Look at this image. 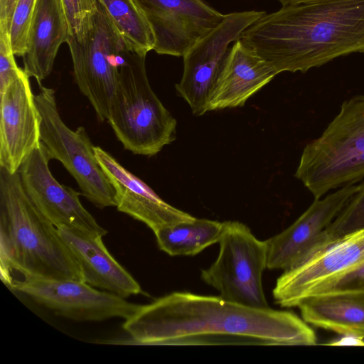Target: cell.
I'll use <instances>...</instances> for the list:
<instances>
[{"instance_id": "1", "label": "cell", "mask_w": 364, "mask_h": 364, "mask_svg": "<svg viewBox=\"0 0 364 364\" xmlns=\"http://www.w3.org/2000/svg\"><path fill=\"white\" fill-rule=\"evenodd\" d=\"M116 344L144 346H312L314 330L295 314L252 308L219 296L175 291L138 309Z\"/></svg>"}, {"instance_id": "2", "label": "cell", "mask_w": 364, "mask_h": 364, "mask_svg": "<svg viewBox=\"0 0 364 364\" xmlns=\"http://www.w3.org/2000/svg\"><path fill=\"white\" fill-rule=\"evenodd\" d=\"M274 70L304 73L334 58L364 53V0L282 6L239 38Z\"/></svg>"}, {"instance_id": "3", "label": "cell", "mask_w": 364, "mask_h": 364, "mask_svg": "<svg viewBox=\"0 0 364 364\" xmlns=\"http://www.w3.org/2000/svg\"><path fill=\"white\" fill-rule=\"evenodd\" d=\"M1 272L84 281L80 264L58 228L37 209L18 172L0 167ZM85 282V281H84Z\"/></svg>"}, {"instance_id": "4", "label": "cell", "mask_w": 364, "mask_h": 364, "mask_svg": "<svg viewBox=\"0 0 364 364\" xmlns=\"http://www.w3.org/2000/svg\"><path fill=\"white\" fill-rule=\"evenodd\" d=\"M146 54L134 50L123 64L107 121L124 149L153 156L176 137V120L153 91Z\"/></svg>"}, {"instance_id": "5", "label": "cell", "mask_w": 364, "mask_h": 364, "mask_svg": "<svg viewBox=\"0 0 364 364\" xmlns=\"http://www.w3.org/2000/svg\"><path fill=\"white\" fill-rule=\"evenodd\" d=\"M295 176L315 198L364 177V95L341 105L337 116L303 150Z\"/></svg>"}, {"instance_id": "6", "label": "cell", "mask_w": 364, "mask_h": 364, "mask_svg": "<svg viewBox=\"0 0 364 364\" xmlns=\"http://www.w3.org/2000/svg\"><path fill=\"white\" fill-rule=\"evenodd\" d=\"M66 43L76 84L90 101L98 120H107L121 68L138 49L121 35L99 2L83 39L77 41L70 36Z\"/></svg>"}, {"instance_id": "7", "label": "cell", "mask_w": 364, "mask_h": 364, "mask_svg": "<svg viewBox=\"0 0 364 364\" xmlns=\"http://www.w3.org/2000/svg\"><path fill=\"white\" fill-rule=\"evenodd\" d=\"M35 95L41 116V141L50 158L59 161L95 207L116 206L115 191L100 166L85 129H70L61 118L53 88L38 84Z\"/></svg>"}, {"instance_id": "8", "label": "cell", "mask_w": 364, "mask_h": 364, "mask_svg": "<svg viewBox=\"0 0 364 364\" xmlns=\"http://www.w3.org/2000/svg\"><path fill=\"white\" fill-rule=\"evenodd\" d=\"M224 223L218 256L201 271L202 279L229 301L257 309L269 307L262 282L267 268L266 241L257 239L240 222Z\"/></svg>"}, {"instance_id": "9", "label": "cell", "mask_w": 364, "mask_h": 364, "mask_svg": "<svg viewBox=\"0 0 364 364\" xmlns=\"http://www.w3.org/2000/svg\"><path fill=\"white\" fill-rule=\"evenodd\" d=\"M1 277L12 291L28 296L58 316L75 321L126 320L139 306L125 298L98 290L84 281L48 279L17 272H2Z\"/></svg>"}, {"instance_id": "10", "label": "cell", "mask_w": 364, "mask_h": 364, "mask_svg": "<svg viewBox=\"0 0 364 364\" xmlns=\"http://www.w3.org/2000/svg\"><path fill=\"white\" fill-rule=\"evenodd\" d=\"M266 14L264 11H249L226 14L220 25L183 56V75L176 89L194 115L208 112L227 63L230 43Z\"/></svg>"}, {"instance_id": "11", "label": "cell", "mask_w": 364, "mask_h": 364, "mask_svg": "<svg viewBox=\"0 0 364 364\" xmlns=\"http://www.w3.org/2000/svg\"><path fill=\"white\" fill-rule=\"evenodd\" d=\"M50 158L41 141L23 161L18 172L28 196L41 213L56 228H70L91 237L107 231L82 205L80 193L60 183L50 168Z\"/></svg>"}, {"instance_id": "12", "label": "cell", "mask_w": 364, "mask_h": 364, "mask_svg": "<svg viewBox=\"0 0 364 364\" xmlns=\"http://www.w3.org/2000/svg\"><path fill=\"white\" fill-rule=\"evenodd\" d=\"M149 25L158 54L183 56L225 16L203 0H134Z\"/></svg>"}, {"instance_id": "13", "label": "cell", "mask_w": 364, "mask_h": 364, "mask_svg": "<svg viewBox=\"0 0 364 364\" xmlns=\"http://www.w3.org/2000/svg\"><path fill=\"white\" fill-rule=\"evenodd\" d=\"M359 188L346 185L323 199L315 198L290 226L265 240L267 268L291 269L326 247V229Z\"/></svg>"}, {"instance_id": "14", "label": "cell", "mask_w": 364, "mask_h": 364, "mask_svg": "<svg viewBox=\"0 0 364 364\" xmlns=\"http://www.w3.org/2000/svg\"><path fill=\"white\" fill-rule=\"evenodd\" d=\"M363 261L364 230L343 235L297 267L284 271L272 291L275 303L296 306L313 289Z\"/></svg>"}, {"instance_id": "15", "label": "cell", "mask_w": 364, "mask_h": 364, "mask_svg": "<svg viewBox=\"0 0 364 364\" xmlns=\"http://www.w3.org/2000/svg\"><path fill=\"white\" fill-rule=\"evenodd\" d=\"M29 78L23 69L0 94V167L11 173L41 143V116Z\"/></svg>"}, {"instance_id": "16", "label": "cell", "mask_w": 364, "mask_h": 364, "mask_svg": "<svg viewBox=\"0 0 364 364\" xmlns=\"http://www.w3.org/2000/svg\"><path fill=\"white\" fill-rule=\"evenodd\" d=\"M94 149L100 166L114 189L117 210L144 223L154 233L195 219L193 215L165 202L103 149L95 146Z\"/></svg>"}, {"instance_id": "17", "label": "cell", "mask_w": 364, "mask_h": 364, "mask_svg": "<svg viewBox=\"0 0 364 364\" xmlns=\"http://www.w3.org/2000/svg\"><path fill=\"white\" fill-rule=\"evenodd\" d=\"M58 229L80 264L86 283L123 298L141 292L139 284L107 250L102 237H91L70 228Z\"/></svg>"}, {"instance_id": "18", "label": "cell", "mask_w": 364, "mask_h": 364, "mask_svg": "<svg viewBox=\"0 0 364 364\" xmlns=\"http://www.w3.org/2000/svg\"><path fill=\"white\" fill-rule=\"evenodd\" d=\"M277 75L265 60L237 40L231 47L208 112L243 106Z\"/></svg>"}, {"instance_id": "19", "label": "cell", "mask_w": 364, "mask_h": 364, "mask_svg": "<svg viewBox=\"0 0 364 364\" xmlns=\"http://www.w3.org/2000/svg\"><path fill=\"white\" fill-rule=\"evenodd\" d=\"M60 0H38L28 33L23 70L38 84L51 73L60 45L70 38Z\"/></svg>"}, {"instance_id": "20", "label": "cell", "mask_w": 364, "mask_h": 364, "mask_svg": "<svg viewBox=\"0 0 364 364\" xmlns=\"http://www.w3.org/2000/svg\"><path fill=\"white\" fill-rule=\"evenodd\" d=\"M308 324L340 335L364 338V293L337 292L305 297L296 306Z\"/></svg>"}, {"instance_id": "21", "label": "cell", "mask_w": 364, "mask_h": 364, "mask_svg": "<svg viewBox=\"0 0 364 364\" xmlns=\"http://www.w3.org/2000/svg\"><path fill=\"white\" fill-rule=\"evenodd\" d=\"M224 222L196 218L162 228L154 233L162 251L171 256H194L219 242Z\"/></svg>"}, {"instance_id": "22", "label": "cell", "mask_w": 364, "mask_h": 364, "mask_svg": "<svg viewBox=\"0 0 364 364\" xmlns=\"http://www.w3.org/2000/svg\"><path fill=\"white\" fill-rule=\"evenodd\" d=\"M109 18L130 43L147 54L154 49V38L149 25L134 0H97Z\"/></svg>"}, {"instance_id": "23", "label": "cell", "mask_w": 364, "mask_h": 364, "mask_svg": "<svg viewBox=\"0 0 364 364\" xmlns=\"http://www.w3.org/2000/svg\"><path fill=\"white\" fill-rule=\"evenodd\" d=\"M364 230V183L326 229L328 245L347 234Z\"/></svg>"}, {"instance_id": "24", "label": "cell", "mask_w": 364, "mask_h": 364, "mask_svg": "<svg viewBox=\"0 0 364 364\" xmlns=\"http://www.w3.org/2000/svg\"><path fill=\"white\" fill-rule=\"evenodd\" d=\"M38 0H18L14 11L9 38L15 55L26 52L28 33Z\"/></svg>"}, {"instance_id": "25", "label": "cell", "mask_w": 364, "mask_h": 364, "mask_svg": "<svg viewBox=\"0 0 364 364\" xmlns=\"http://www.w3.org/2000/svg\"><path fill=\"white\" fill-rule=\"evenodd\" d=\"M60 2L68 23L70 36L77 41H82L97 11V0H60Z\"/></svg>"}, {"instance_id": "26", "label": "cell", "mask_w": 364, "mask_h": 364, "mask_svg": "<svg viewBox=\"0 0 364 364\" xmlns=\"http://www.w3.org/2000/svg\"><path fill=\"white\" fill-rule=\"evenodd\" d=\"M337 292L364 293V261L341 275L315 287L306 297Z\"/></svg>"}, {"instance_id": "27", "label": "cell", "mask_w": 364, "mask_h": 364, "mask_svg": "<svg viewBox=\"0 0 364 364\" xmlns=\"http://www.w3.org/2000/svg\"><path fill=\"white\" fill-rule=\"evenodd\" d=\"M14 55L11 46L9 33L0 30V94L20 75L23 70L16 64Z\"/></svg>"}, {"instance_id": "28", "label": "cell", "mask_w": 364, "mask_h": 364, "mask_svg": "<svg viewBox=\"0 0 364 364\" xmlns=\"http://www.w3.org/2000/svg\"><path fill=\"white\" fill-rule=\"evenodd\" d=\"M18 0H0V30L9 33L14 11Z\"/></svg>"}, {"instance_id": "29", "label": "cell", "mask_w": 364, "mask_h": 364, "mask_svg": "<svg viewBox=\"0 0 364 364\" xmlns=\"http://www.w3.org/2000/svg\"><path fill=\"white\" fill-rule=\"evenodd\" d=\"M325 345L331 346H364V338L350 334L341 335L340 338L332 340L325 343Z\"/></svg>"}, {"instance_id": "30", "label": "cell", "mask_w": 364, "mask_h": 364, "mask_svg": "<svg viewBox=\"0 0 364 364\" xmlns=\"http://www.w3.org/2000/svg\"><path fill=\"white\" fill-rule=\"evenodd\" d=\"M282 6L294 4L304 2H311V1H329V0H278ZM333 1V0H330Z\"/></svg>"}]
</instances>
